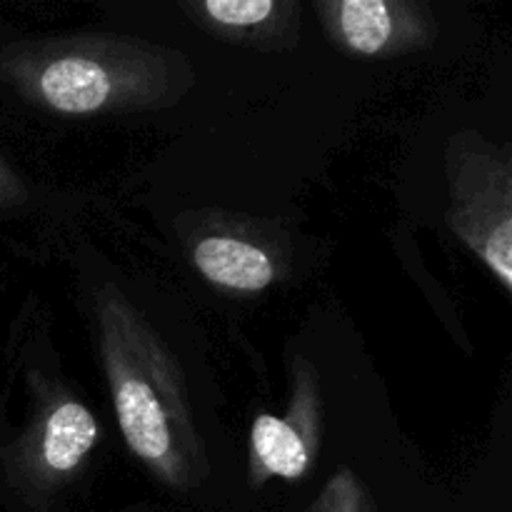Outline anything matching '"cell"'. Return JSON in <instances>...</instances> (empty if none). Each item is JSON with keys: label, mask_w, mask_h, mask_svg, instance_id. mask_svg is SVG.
Here are the masks:
<instances>
[{"label": "cell", "mask_w": 512, "mask_h": 512, "mask_svg": "<svg viewBox=\"0 0 512 512\" xmlns=\"http://www.w3.org/2000/svg\"><path fill=\"white\" fill-rule=\"evenodd\" d=\"M95 440H98V425L93 413L80 403H63L53 410L45 425V463L58 473H68L93 448Z\"/></svg>", "instance_id": "cell-4"}, {"label": "cell", "mask_w": 512, "mask_h": 512, "mask_svg": "<svg viewBox=\"0 0 512 512\" xmlns=\"http://www.w3.org/2000/svg\"><path fill=\"white\" fill-rule=\"evenodd\" d=\"M340 28L353 50L363 55L380 53L393 33L388 3L383 0H345L340 5Z\"/></svg>", "instance_id": "cell-6"}, {"label": "cell", "mask_w": 512, "mask_h": 512, "mask_svg": "<svg viewBox=\"0 0 512 512\" xmlns=\"http://www.w3.org/2000/svg\"><path fill=\"white\" fill-rule=\"evenodd\" d=\"M195 265L210 283L250 293L268 288L275 275L263 250L235 238H205L195 248Z\"/></svg>", "instance_id": "cell-2"}, {"label": "cell", "mask_w": 512, "mask_h": 512, "mask_svg": "<svg viewBox=\"0 0 512 512\" xmlns=\"http://www.w3.org/2000/svg\"><path fill=\"white\" fill-rule=\"evenodd\" d=\"M483 255L490 270L500 278V283L505 288H512V225L508 218L498 225V230H493Z\"/></svg>", "instance_id": "cell-8"}, {"label": "cell", "mask_w": 512, "mask_h": 512, "mask_svg": "<svg viewBox=\"0 0 512 512\" xmlns=\"http://www.w3.org/2000/svg\"><path fill=\"white\" fill-rule=\"evenodd\" d=\"M205 10L220 25H235V28H248L258 25L275 10L273 0H208Z\"/></svg>", "instance_id": "cell-7"}, {"label": "cell", "mask_w": 512, "mask_h": 512, "mask_svg": "<svg viewBox=\"0 0 512 512\" xmlns=\"http://www.w3.org/2000/svg\"><path fill=\"white\" fill-rule=\"evenodd\" d=\"M5 190H8V175H5V168L0 165V198L5 195Z\"/></svg>", "instance_id": "cell-9"}, {"label": "cell", "mask_w": 512, "mask_h": 512, "mask_svg": "<svg viewBox=\"0 0 512 512\" xmlns=\"http://www.w3.org/2000/svg\"><path fill=\"white\" fill-rule=\"evenodd\" d=\"M38 85L50 108L70 115L93 113L110 98L108 73L85 58L55 60L43 70Z\"/></svg>", "instance_id": "cell-3"}, {"label": "cell", "mask_w": 512, "mask_h": 512, "mask_svg": "<svg viewBox=\"0 0 512 512\" xmlns=\"http://www.w3.org/2000/svg\"><path fill=\"white\" fill-rule=\"evenodd\" d=\"M115 410L128 448L148 463H163L170 453V430L153 388L138 378H118Z\"/></svg>", "instance_id": "cell-1"}, {"label": "cell", "mask_w": 512, "mask_h": 512, "mask_svg": "<svg viewBox=\"0 0 512 512\" xmlns=\"http://www.w3.org/2000/svg\"><path fill=\"white\" fill-rule=\"evenodd\" d=\"M253 448L265 470L285 480H298L308 470V450L285 420L260 415L253 428Z\"/></svg>", "instance_id": "cell-5"}]
</instances>
